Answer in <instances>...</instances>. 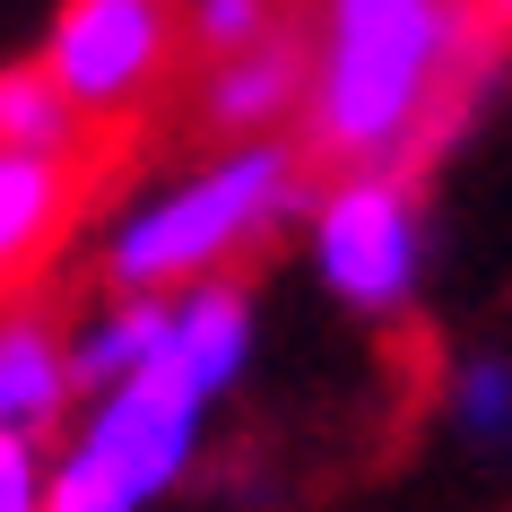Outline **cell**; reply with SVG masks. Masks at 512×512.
I'll return each instance as SVG.
<instances>
[{
  "label": "cell",
  "instance_id": "cell-5",
  "mask_svg": "<svg viewBox=\"0 0 512 512\" xmlns=\"http://www.w3.org/2000/svg\"><path fill=\"white\" fill-rule=\"evenodd\" d=\"M44 70H53L96 131L131 122L165 96V79L183 70V0H61L44 27Z\"/></svg>",
  "mask_w": 512,
  "mask_h": 512
},
{
  "label": "cell",
  "instance_id": "cell-9",
  "mask_svg": "<svg viewBox=\"0 0 512 512\" xmlns=\"http://www.w3.org/2000/svg\"><path fill=\"white\" fill-rule=\"evenodd\" d=\"M174 339V296H131V287H96L79 322H70V356H79V391H113V382L148 374Z\"/></svg>",
  "mask_w": 512,
  "mask_h": 512
},
{
  "label": "cell",
  "instance_id": "cell-2",
  "mask_svg": "<svg viewBox=\"0 0 512 512\" xmlns=\"http://www.w3.org/2000/svg\"><path fill=\"white\" fill-rule=\"evenodd\" d=\"M261 348V304L243 278L174 296V339L148 374L113 382L53 443V512H157L200 469L209 417L243 391Z\"/></svg>",
  "mask_w": 512,
  "mask_h": 512
},
{
  "label": "cell",
  "instance_id": "cell-12",
  "mask_svg": "<svg viewBox=\"0 0 512 512\" xmlns=\"http://www.w3.org/2000/svg\"><path fill=\"white\" fill-rule=\"evenodd\" d=\"M278 27H296V0H183V53L191 61H226Z\"/></svg>",
  "mask_w": 512,
  "mask_h": 512
},
{
  "label": "cell",
  "instance_id": "cell-11",
  "mask_svg": "<svg viewBox=\"0 0 512 512\" xmlns=\"http://www.w3.org/2000/svg\"><path fill=\"white\" fill-rule=\"evenodd\" d=\"M0 148H18V157H87L96 148V122L44 70V53L0 61Z\"/></svg>",
  "mask_w": 512,
  "mask_h": 512
},
{
  "label": "cell",
  "instance_id": "cell-4",
  "mask_svg": "<svg viewBox=\"0 0 512 512\" xmlns=\"http://www.w3.org/2000/svg\"><path fill=\"white\" fill-rule=\"evenodd\" d=\"M296 226H304V261L339 313L391 330L426 304L434 217L417 165H322Z\"/></svg>",
  "mask_w": 512,
  "mask_h": 512
},
{
  "label": "cell",
  "instance_id": "cell-13",
  "mask_svg": "<svg viewBox=\"0 0 512 512\" xmlns=\"http://www.w3.org/2000/svg\"><path fill=\"white\" fill-rule=\"evenodd\" d=\"M0 512H53V443L0 434Z\"/></svg>",
  "mask_w": 512,
  "mask_h": 512
},
{
  "label": "cell",
  "instance_id": "cell-10",
  "mask_svg": "<svg viewBox=\"0 0 512 512\" xmlns=\"http://www.w3.org/2000/svg\"><path fill=\"white\" fill-rule=\"evenodd\" d=\"M434 417L460 452L512 460V348H460L434 374Z\"/></svg>",
  "mask_w": 512,
  "mask_h": 512
},
{
  "label": "cell",
  "instance_id": "cell-7",
  "mask_svg": "<svg viewBox=\"0 0 512 512\" xmlns=\"http://www.w3.org/2000/svg\"><path fill=\"white\" fill-rule=\"evenodd\" d=\"M79 408L87 391H79V356H70V322L27 287L0 296V434L61 443Z\"/></svg>",
  "mask_w": 512,
  "mask_h": 512
},
{
  "label": "cell",
  "instance_id": "cell-3",
  "mask_svg": "<svg viewBox=\"0 0 512 512\" xmlns=\"http://www.w3.org/2000/svg\"><path fill=\"white\" fill-rule=\"evenodd\" d=\"M322 165L304 139H217L209 157L165 191H139L96 235V287L131 296H183L209 278H243L313 200Z\"/></svg>",
  "mask_w": 512,
  "mask_h": 512
},
{
  "label": "cell",
  "instance_id": "cell-6",
  "mask_svg": "<svg viewBox=\"0 0 512 512\" xmlns=\"http://www.w3.org/2000/svg\"><path fill=\"white\" fill-rule=\"evenodd\" d=\"M304 79H313V61H304V0H296V27L261 35V44H243L226 61H200L191 122L209 131V148L217 139H296Z\"/></svg>",
  "mask_w": 512,
  "mask_h": 512
},
{
  "label": "cell",
  "instance_id": "cell-1",
  "mask_svg": "<svg viewBox=\"0 0 512 512\" xmlns=\"http://www.w3.org/2000/svg\"><path fill=\"white\" fill-rule=\"evenodd\" d=\"M304 157L443 165L512 79V35L478 0H304Z\"/></svg>",
  "mask_w": 512,
  "mask_h": 512
},
{
  "label": "cell",
  "instance_id": "cell-14",
  "mask_svg": "<svg viewBox=\"0 0 512 512\" xmlns=\"http://www.w3.org/2000/svg\"><path fill=\"white\" fill-rule=\"evenodd\" d=\"M478 9H486V18H495V27L512 35V0H478Z\"/></svg>",
  "mask_w": 512,
  "mask_h": 512
},
{
  "label": "cell",
  "instance_id": "cell-8",
  "mask_svg": "<svg viewBox=\"0 0 512 512\" xmlns=\"http://www.w3.org/2000/svg\"><path fill=\"white\" fill-rule=\"evenodd\" d=\"M79 200H87V157H18V148H0V296H18L61 252V235L79 226Z\"/></svg>",
  "mask_w": 512,
  "mask_h": 512
}]
</instances>
